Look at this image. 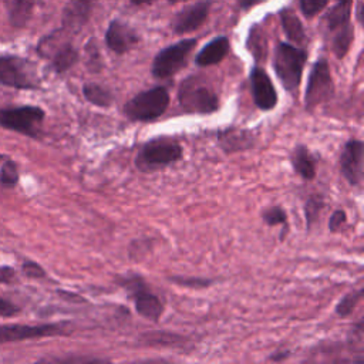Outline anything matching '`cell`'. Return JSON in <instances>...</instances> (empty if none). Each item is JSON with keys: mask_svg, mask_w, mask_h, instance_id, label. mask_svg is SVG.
I'll use <instances>...</instances> for the list:
<instances>
[{"mask_svg": "<svg viewBox=\"0 0 364 364\" xmlns=\"http://www.w3.org/2000/svg\"><path fill=\"white\" fill-rule=\"evenodd\" d=\"M1 159H4V156L0 154V161H1Z\"/></svg>", "mask_w": 364, "mask_h": 364, "instance_id": "f35d334b", "label": "cell"}, {"mask_svg": "<svg viewBox=\"0 0 364 364\" xmlns=\"http://www.w3.org/2000/svg\"><path fill=\"white\" fill-rule=\"evenodd\" d=\"M139 37L128 24L112 20L105 31V44L115 54H124L136 46Z\"/></svg>", "mask_w": 364, "mask_h": 364, "instance_id": "9a60e30c", "label": "cell"}, {"mask_svg": "<svg viewBox=\"0 0 364 364\" xmlns=\"http://www.w3.org/2000/svg\"><path fill=\"white\" fill-rule=\"evenodd\" d=\"M73 326L68 321L43 324H6L0 326V343H13L31 338L68 336Z\"/></svg>", "mask_w": 364, "mask_h": 364, "instance_id": "30bf717a", "label": "cell"}, {"mask_svg": "<svg viewBox=\"0 0 364 364\" xmlns=\"http://www.w3.org/2000/svg\"><path fill=\"white\" fill-rule=\"evenodd\" d=\"M262 219L267 226H283L280 232V240H284L289 230V222H287V213L282 206L273 205L263 209Z\"/></svg>", "mask_w": 364, "mask_h": 364, "instance_id": "603a6c76", "label": "cell"}, {"mask_svg": "<svg viewBox=\"0 0 364 364\" xmlns=\"http://www.w3.org/2000/svg\"><path fill=\"white\" fill-rule=\"evenodd\" d=\"M280 20H282L283 30L289 40H291L294 43H301L304 40L303 26L300 23V20L297 18V16L291 10H283L280 13Z\"/></svg>", "mask_w": 364, "mask_h": 364, "instance_id": "7402d4cb", "label": "cell"}, {"mask_svg": "<svg viewBox=\"0 0 364 364\" xmlns=\"http://www.w3.org/2000/svg\"><path fill=\"white\" fill-rule=\"evenodd\" d=\"M338 3H341V4H350L351 3V0H337Z\"/></svg>", "mask_w": 364, "mask_h": 364, "instance_id": "8d00e7d4", "label": "cell"}, {"mask_svg": "<svg viewBox=\"0 0 364 364\" xmlns=\"http://www.w3.org/2000/svg\"><path fill=\"white\" fill-rule=\"evenodd\" d=\"M324 196L321 193L310 195L304 203V218H306V226L310 230L314 223L318 220V216L324 208Z\"/></svg>", "mask_w": 364, "mask_h": 364, "instance_id": "cb8c5ba5", "label": "cell"}, {"mask_svg": "<svg viewBox=\"0 0 364 364\" xmlns=\"http://www.w3.org/2000/svg\"><path fill=\"white\" fill-rule=\"evenodd\" d=\"M293 171L304 181L316 178V159L306 145H296L290 155Z\"/></svg>", "mask_w": 364, "mask_h": 364, "instance_id": "ffe728a7", "label": "cell"}, {"mask_svg": "<svg viewBox=\"0 0 364 364\" xmlns=\"http://www.w3.org/2000/svg\"><path fill=\"white\" fill-rule=\"evenodd\" d=\"M328 0H300L301 11L306 17H313L327 6Z\"/></svg>", "mask_w": 364, "mask_h": 364, "instance_id": "f1b7e54d", "label": "cell"}, {"mask_svg": "<svg viewBox=\"0 0 364 364\" xmlns=\"http://www.w3.org/2000/svg\"><path fill=\"white\" fill-rule=\"evenodd\" d=\"M364 144L361 139L351 138L343 146L340 155V171L351 186H358L363 181Z\"/></svg>", "mask_w": 364, "mask_h": 364, "instance_id": "8fae6325", "label": "cell"}, {"mask_svg": "<svg viewBox=\"0 0 364 364\" xmlns=\"http://www.w3.org/2000/svg\"><path fill=\"white\" fill-rule=\"evenodd\" d=\"M262 1H264V0H239V6H240V9L247 10V9L256 6V4L262 3Z\"/></svg>", "mask_w": 364, "mask_h": 364, "instance_id": "e575fe53", "label": "cell"}, {"mask_svg": "<svg viewBox=\"0 0 364 364\" xmlns=\"http://www.w3.org/2000/svg\"><path fill=\"white\" fill-rule=\"evenodd\" d=\"M82 95L88 102H91L92 105L101 107V108H108L114 101L112 92L108 88H105L100 84H95V82L84 84Z\"/></svg>", "mask_w": 364, "mask_h": 364, "instance_id": "44dd1931", "label": "cell"}, {"mask_svg": "<svg viewBox=\"0 0 364 364\" xmlns=\"http://www.w3.org/2000/svg\"><path fill=\"white\" fill-rule=\"evenodd\" d=\"M21 269H23V273H24L26 276L31 277V279H40V277H44V276H46L44 269H43L38 263H36V262H33V260L24 262L23 266H21Z\"/></svg>", "mask_w": 364, "mask_h": 364, "instance_id": "4dcf8cb0", "label": "cell"}, {"mask_svg": "<svg viewBox=\"0 0 364 364\" xmlns=\"http://www.w3.org/2000/svg\"><path fill=\"white\" fill-rule=\"evenodd\" d=\"M169 3H179V1H183V0H168Z\"/></svg>", "mask_w": 364, "mask_h": 364, "instance_id": "74e56055", "label": "cell"}, {"mask_svg": "<svg viewBox=\"0 0 364 364\" xmlns=\"http://www.w3.org/2000/svg\"><path fill=\"white\" fill-rule=\"evenodd\" d=\"M347 228V213L343 209H336L328 219V230L338 233Z\"/></svg>", "mask_w": 364, "mask_h": 364, "instance_id": "83f0119b", "label": "cell"}, {"mask_svg": "<svg viewBox=\"0 0 364 364\" xmlns=\"http://www.w3.org/2000/svg\"><path fill=\"white\" fill-rule=\"evenodd\" d=\"M216 141L225 154H235L250 149L256 145V136L252 131L229 127L216 132Z\"/></svg>", "mask_w": 364, "mask_h": 364, "instance_id": "2e32d148", "label": "cell"}, {"mask_svg": "<svg viewBox=\"0 0 364 364\" xmlns=\"http://www.w3.org/2000/svg\"><path fill=\"white\" fill-rule=\"evenodd\" d=\"M178 101L186 114L209 115L219 109V97L202 78L188 77L178 90Z\"/></svg>", "mask_w": 364, "mask_h": 364, "instance_id": "5b68a950", "label": "cell"}, {"mask_svg": "<svg viewBox=\"0 0 364 364\" xmlns=\"http://www.w3.org/2000/svg\"><path fill=\"white\" fill-rule=\"evenodd\" d=\"M0 84L17 90H37L40 78L34 63L13 54H0Z\"/></svg>", "mask_w": 364, "mask_h": 364, "instance_id": "8992f818", "label": "cell"}, {"mask_svg": "<svg viewBox=\"0 0 364 364\" xmlns=\"http://www.w3.org/2000/svg\"><path fill=\"white\" fill-rule=\"evenodd\" d=\"M44 58H50L53 70L58 74H63L78 61L80 54L78 50L70 41H65L61 44H54L47 51Z\"/></svg>", "mask_w": 364, "mask_h": 364, "instance_id": "e0dca14e", "label": "cell"}, {"mask_svg": "<svg viewBox=\"0 0 364 364\" xmlns=\"http://www.w3.org/2000/svg\"><path fill=\"white\" fill-rule=\"evenodd\" d=\"M306 61V50L289 43L277 44L273 57V68L283 88L293 97L297 94Z\"/></svg>", "mask_w": 364, "mask_h": 364, "instance_id": "7a4b0ae2", "label": "cell"}, {"mask_svg": "<svg viewBox=\"0 0 364 364\" xmlns=\"http://www.w3.org/2000/svg\"><path fill=\"white\" fill-rule=\"evenodd\" d=\"M18 311H20V309L16 304H13L11 301L0 297V316L10 317V316L17 314Z\"/></svg>", "mask_w": 364, "mask_h": 364, "instance_id": "1f68e13d", "label": "cell"}, {"mask_svg": "<svg viewBox=\"0 0 364 364\" xmlns=\"http://www.w3.org/2000/svg\"><path fill=\"white\" fill-rule=\"evenodd\" d=\"M195 46V38H185L162 48L152 61V75L158 80H165L175 75L185 65L186 58Z\"/></svg>", "mask_w": 364, "mask_h": 364, "instance_id": "9c48e42d", "label": "cell"}, {"mask_svg": "<svg viewBox=\"0 0 364 364\" xmlns=\"http://www.w3.org/2000/svg\"><path fill=\"white\" fill-rule=\"evenodd\" d=\"M18 181V172H17V166L14 164V161L11 159H7L3 166H1V171H0V182L3 185H7V186H13L16 185Z\"/></svg>", "mask_w": 364, "mask_h": 364, "instance_id": "4316f807", "label": "cell"}, {"mask_svg": "<svg viewBox=\"0 0 364 364\" xmlns=\"http://www.w3.org/2000/svg\"><path fill=\"white\" fill-rule=\"evenodd\" d=\"M168 280L178 286L192 287V289H206L215 283L213 279H208V277H185V276H171L168 277Z\"/></svg>", "mask_w": 364, "mask_h": 364, "instance_id": "484cf974", "label": "cell"}, {"mask_svg": "<svg viewBox=\"0 0 364 364\" xmlns=\"http://www.w3.org/2000/svg\"><path fill=\"white\" fill-rule=\"evenodd\" d=\"M250 90L253 102L262 111H270L277 104V91L269 77V74L262 67H253L250 70Z\"/></svg>", "mask_w": 364, "mask_h": 364, "instance_id": "7c38bea8", "label": "cell"}, {"mask_svg": "<svg viewBox=\"0 0 364 364\" xmlns=\"http://www.w3.org/2000/svg\"><path fill=\"white\" fill-rule=\"evenodd\" d=\"M154 0H131V3L132 4H135V6H142V4H149V3H152Z\"/></svg>", "mask_w": 364, "mask_h": 364, "instance_id": "d590c367", "label": "cell"}, {"mask_svg": "<svg viewBox=\"0 0 364 364\" xmlns=\"http://www.w3.org/2000/svg\"><path fill=\"white\" fill-rule=\"evenodd\" d=\"M183 149L171 136H156L145 142L135 156V166L141 172H155L181 161Z\"/></svg>", "mask_w": 364, "mask_h": 364, "instance_id": "6da1fadb", "label": "cell"}, {"mask_svg": "<svg viewBox=\"0 0 364 364\" xmlns=\"http://www.w3.org/2000/svg\"><path fill=\"white\" fill-rule=\"evenodd\" d=\"M334 97V82L330 67L326 58H318L309 74V81L304 94V107L313 111L320 104L330 101Z\"/></svg>", "mask_w": 364, "mask_h": 364, "instance_id": "ba28073f", "label": "cell"}, {"mask_svg": "<svg viewBox=\"0 0 364 364\" xmlns=\"http://www.w3.org/2000/svg\"><path fill=\"white\" fill-rule=\"evenodd\" d=\"M289 355H290V351H289V350H280V351L273 353V354L269 357V360H270V361H283V360H286Z\"/></svg>", "mask_w": 364, "mask_h": 364, "instance_id": "836d02e7", "label": "cell"}, {"mask_svg": "<svg viewBox=\"0 0 364 364\" xmlns=\"http://www.w3.org/2000/svg\"><path fill=\"white\" fill-rule=\"evenodd\" d=\"M46 112L40 107L21 105L0 108V127L37 138L41 131Z\"/></svg>", "mask_w": 364, "mask_h": 364, "instance_id": "52a82bcc", "label": "cell"}, {"mask_svg": "<svg viewBox=\"0 0 364 364\" xmlns=\"http://www.w3.org/2000/svg\"><path fill=\"white\" fill-rule=\"evenodd\" d=\"M363 299V287H358L357 290H353L350 293H347L336 306V314L341 318L348 317L353 310L355 309V306L361 301Z\"/></svg>", "mask_w": 364, "mask_h": 364, "instance_id": "d4e9b609", "label": "cell"}, {"mask_svg": "<svg viewBox=\"0 0 364 364\" xmlns=\"http://www.w3.org/2000/svg\"><path fill=\"white\" fill-rule=\"evenodd\" d=\"M97 0H68L61 16V33H78L90 20Z\"/></svg>", "mask_w": 364, "mask_h": 364, "instance_id": "4fadbf2b", "label": "cell"}, {"mask_svg": "<svg viewBox=\"0 0 364 364\" xmlns=\"http://www.w3.org/2000/svg\"><path fill=\"white\" fill-rule=\"evenodd\" d=\"M16 276V272L10 266H0V283H10Z\"/></svg>", "mask_w": 364, "mask_h": 364, "instance_id": "d6a6232c", "label": "cell"}, {"mask_svg": "<svg viewBox=\"0 0 364 364\" xmlns=\"http://www.w3.org/2000/svg\"><path fill=\"white\" fill-rule=\"evenodd\" d=\"M169 107V91L156 85L135 94L124 105V115L129 121L148 122L159 118Z\"/></svg>", "mask_w": 364, "mask_h": 364, "instance_id": "277c9868", "label": "cell"}, {"mask_svg": "<svg viewBox=\"0 0 364 364\" xmlns=\"http://www.w3.org/2000/svg\"><path fill=\"white\" fill-rule=\"evenodd\" d=\"M230 43L225 36L210 40L195 57V64L199 67H209L220 63L229 53Z\"/></svg>", "mask_w": 364, "mask_h": 364, "instance_id": "ac0fdd59", "label": "cell"}, {"mask_svg": "<svg viewBox=\"0 0 364 364\" xmlns=\"http://www.w3.org/2000/svg\"><path fill=\"white\" fill-rule=\"evenodd\" d=\"M11 27L23 28L33 16L37 0H3Z\"/></svg>", "mask_w": 364, "mask_h": 364, "instance_id": "d6986e66", "label": "cell"}, {"mask_svg": "<svg viewBox=\"0 0 364 364\" xmlns=\"http://www.w3.org/2000/svg\"><path fill=\"white\" fill-rule=\"evenodd\" d=\"M85 48H87V53H88L90 70L91 71H100V68H101V58H100V54H98V50L95 47L94 40H90Z\"/></svg>", "mask_w": 364, "mask_h": 364, "instance_id": "f546056e", "label": "cell"}, {"mask_svg": "<svg viewBox=\"0 0 364 364\" xmlns=\"http://www.w3.org/2000/svg\"><path fill=\"white\" fill-rule=\"evenodd\" d=\"M210 4V0H200L179 11L172 21L173 31L176 34H185L198 30L206 21Z\"/></svg>", "mask_w": 364, "mask_h": 364, "instance_id": "5bb4252c", "label": "cell"}, {"mask_svg": "<svg viewBox=\"0 0 364 364\" xmlns=\"http://www.w3.org/2000/svg\"><path fill=\"white\" fill-rule=\"evenodd\" d=\"M117 284L125 290L132 300L135 311L152 323H158L164 314L162 300L151 290L149 284L139 274H128L117 277Z\"/></svg>", "mask_w": 364, "mask_h": 364, "instance_id": "3957f363", "label": "cell"}]
</instances>
